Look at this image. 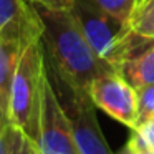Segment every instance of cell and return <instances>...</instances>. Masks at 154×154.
I'll list each match as a JSON object with an SVG mask.
<instances>
[{"label": "cell", "instance_id": "ba28073f", "mask_svg": "<svg viewBox=\"0 0 154 154\" xmlns=\"http://www.w3.org/2000/svg\"><path fill=\"white\" fill-rule=\"evenodd\" d=\"M42 37L43 23L30 0H0V38L27 48Z\"/></svg>", "mask_w": 154, "mask_h": 154}, {"label": "cell", "instance_id": "8992f818", "mask_svg": "<svg viewBox=\"0 0 154 154\" xmlns=\"http://www.w3.org/2000/svg\"><path fill=\"white\" fill-rule=\"evenodd\" d=\"M93 103L116 121L129 126H137L139 121V98L137 91L114 70H104L88 86Z\"/></svg>", "mask_w": 154, "mask_h": 154}, {"label": "cell", "instance_id": "52a82bcc", "mask_svg": "<svg viewBox=\"0 0 154 154\" xmlns=\"http://www.w3.org/2000/svg\"><path fill=\"white\" fill-rule=\"evenodd\" d=\"M70 12L88 43L103 61L113 51L118 42L133 28L104 12L94 0H73Z\"/></svg>", "mask_w": 154, "mask_h": 154}, {"label": "cell", "instance_id": "277c9868", "mask_svg": "<svg viewBox=\"0 0 154 154\" xmlns=\"http://www.w3.org/2000/svg\"><path fill=\"white\" fill-rule=\"evenodd\" d=\"M104 63L134 90L154 85V37L131 28L106 57Z\"/></svg>", "mask_w": 154, "mask_h": 154}, {"label": "cell", "instance_id": "ac0fdd59", "mask_svg": "<svg viewBox=\"0 0 154 154\" xmlns=\"http://www.w3.org/2000/svg\"><path fill=\"white\" fill-rule=\"evenodd\" d=\"M144 2H146V0H137V7H139L141 4H144Z\"/></svg>", "mask_w": 154, "mask_h": 154}, {"label": "cell", "instance_id": "4fadbf2b", "mask_svg": "<svg viewBox=\"0 0 154 154\" xmlns=\"http://www.w3.org/2000/svg\"><path fill=\"white\" fill-rule=\"evenodd\" d=\"M10 154H40L38 152V146L30 136L23 133V131L17 129L14 131V143H12V152Z\"/></svg>", "mask_w": 154, "mask_h": 154}, {"label": "cell", "instance_id": "9a60e30c", "mask_svg": "<svg viewBox=\"0 0 154 154\" xmlns=\"http://www.w3.org/2000/svg\"><path fill=\"white\" fill-rule=\"evenodd\" d=\"M30 2L47 8H53V10H70L73 0H30Z\"/></svg>", "mask_w": 154, "mask_h": 154}, {"label": "cell", "instance_id": "30bf717a", "mask_svg": "<svg viewBox=\"0 0 154 154\" xmlns=\"http://www.w3.org/2000/svg\"><path fill=\"white\" fill-rule=\"evenodd\" d=\"M128 146L136 151H154V116L137 123Z\"/></svg>", "mask_w": 154, "mask_h": 154}, {"label": "cell", "instance_id": "e0dca14e", "mask_svg": "<svg viewBox=\"0 0 154 154\" xmlns=\"http://www.w3.org/2000/svg\"><path fill=\"white\" fill-rule=\"evenodd\" d=\"M119 154H154V151H136V149H131L129 146H126Z\"/></svg>", "mask_w": 154, "mask_h": 154}, {"label": "cell", "instance_id": "d6986e66", "mask_svg": "<svg viewBox=\"0 0 154 154\" xmlns=\"http://www.w3.org/2000/svg\"><path fill=\"white\" fill-rule=\"evenodd\" d=\"M146 2H147V0H146ZM141 5H143V4H141Z\"/></svg>", "mask_w": 154, "mask_h": 154}, {"label": "cell", "instance_id": "9c48e42d", "mask_svg": "<svg viewBox=\"0 0 154 154\" xmlns=\"http://www.w3.org/2000/svg\"><path fill=\"white\" fill-rule=\"evenodd\" d=\"M22 51H23V48L20 45L0 38V106L5 111V114L8 109L15 68H17Z\"/></svg>", "mask_w": 154, "mask_h": 154}, {"label": "cell", "instance_id": "6da1fadb", "mask_svg": "<svg viewBox=\"0 0 154 154\" xmlns=\"http://www.w3.org/2000/svg\"><path fill=\"white\" fill-rule=\"evenodd\" d=\"M43 23L42 43L50 60L73 85L88 90L91 81L111 70L91 48L70 10H53L33 4Z\"/></svg>", "mask_w": 154, "mask_h": 154}, {"label": "cell", "instance_id": "5bb4252c", "mask_svg": "<svg viewBox=\"0 0 154 154\" xmlns=\"http://www.w3.org/2000/svg\"><path fill=\"white\" fill-rule=\"evenodd\" d=\"M137 98H139V121L154 116V85L137 90Z\"/></svg>", "mask_w": 154, "mask_h": 154}, {"label": "cell", "instance_id": "8fae6325", "mask_svg": "<svg viewBox=\"0 0 154 154\" xmlns=\"http://www.w3.org/2000/svg\"><path fill=\"white\" fill-rule=\"evenodd\" d=\"M94 2L121 23L131 27V22L137 8V0H94Z\"/></svg>", "mask_w": 154, "mask_h": 154}, {"label": "cell", "instance_id": "7a4b0ae2", "mask_svg": "<svg viewBox=\"0 0 154 154\" xmlns=\"http://www.w3.org/2000/svg\"><path fill=\"white\" fill-rule=\"evenodd\" d=\"M45 71L73 131L80 154H113L101 133L94 106L88 90L73 85L61 75L57 65L45 53Z\"/></svg>", "mask_w": 154, "mask_h": 154}, {"label": "cell", "instance_id": "3957f363", "mask_svg": "<svg viewBox=\"0 0 154 154\" xmlns=\"http://www.w3.org/2000/svg\"><path fill=\"white\" fill-rule=\"evenodd\" d=\"M45 76V50L43 43H32L20 53L14 81L7 118L14 128L23 131L37 143L38 118H40L42 81Z\"/></svg>", "mask_w": 154, "mask_h": 154}, {"label": "cell", "instance_id": "5b68a950", "mask_svg": "<svg viewBox=\"0 0 154 154\" xmlns=\"http://www.w3.org/2000/svg\"><path fill=\"white\" fill-rule=\"evenodd\" d=\"M37 146L40 154H80L71 126L48 81L47 71L42 81Z\"/></svg>", "mask_w": 154, "mask_h": 154}, {"label": "cell", "instance_id": "7c38bea8", "mask_svg": "<svg viewBox=\"0 0 154 154\" xmlns=\"http://www.w3.org/2000/svg\"><path fill=\"white\" fill-rule=\"evenodd\" d=\"M131 27L143 35L154 37V0H147L136 8Z\"/></svg>", "mask_w": 154, "mask_h": 154}, {"label": "cell", "instance_id": "2e32d148", "mask_svg": "<svg viewBox=\"0 0 154 154\" xmlns=\"http://www.w3.org/2000/svg\"><path fill=\"white\" fill-rule=\"evenodd\" d=\"M14 131L15 128L8 124L5 133L0 137V154H10L12 152V143H14Z\"/></svg>", "mask_w": 154, "mask_h": 154}]
</instances>
